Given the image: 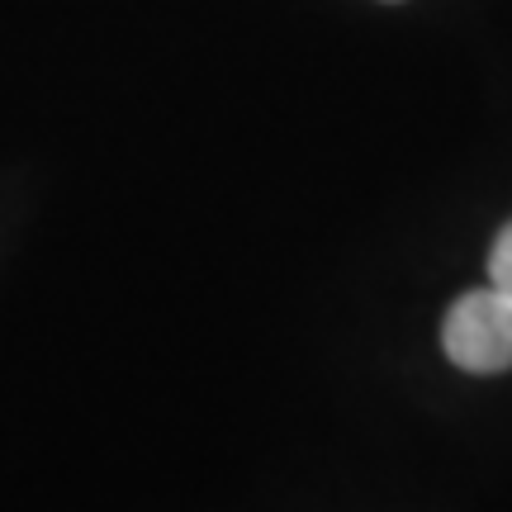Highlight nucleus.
<instances>
[{"label": "nucleus", "instance_id": "f03ea898", "mask_svg": "<svg viewBox=\"0 0 512 512\" xmlns=\"http://www.w3.org/2000/svg\"><path fill=\"white\" fill-rule=\"evenodd\" d=\"M489 285L512 294V223L494 238V247H489Z\"/></svg>", "mask_w": 512, "mask_h": 512}, {"label": "nucleus", "instance_id": "f257e3e1", "mask_svg": "<svg viewBox=\"0 0 512 512\" xmlns=\"http://www.w3.org/2000/svg\"><path fill=\"white\" fill-rule=\"evenodd\" d=\"M441 347L470 375L512 370V294L498 285L460 294L441 318Z\"/></svg>", "mask_w": 512, "mask_h": 512}]
</instances>
